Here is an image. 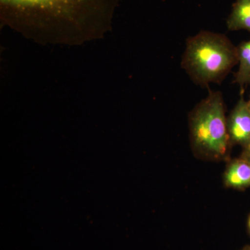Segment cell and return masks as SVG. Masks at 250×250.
Returning <instances> with one entry per match:
<instances>
[{
    "label": "cell",
    "mask_w": 250,
    "mask_h": 250,
    "mask_svg": "<svg viewBox=\"0 0 250 250\" xmlns=\"http://www.w3.org/2000/svg\"><path fill=\"white\" fill-rule=\"evenodd\" d=\"M119 0H0V21L42 43L76 45L110 30Z\"/></svg>",
    "instance_id": "obj_1"
},
{
    "label": "cell",
    "mask_w": 250,
    "mask_h": 250,
    "mask_svg": "<svg viewBox=\"0 0 250 250\" xmlns=\"http://www.w3.org/2000/svg\"><path fill=\"white\" fill-rule=\"evenodd\" d=\"M237 64L236 46L225 34L209 31L187 39L181 62L194 83L207 88L221 83Z\"/></svg>",
    "instance_id": "obj_2"
},
{
    "label": "cell",
    "mask_w": 250,
    "mask_h": 250,
    "mask_svg": "<svg viewBox=\"0 0 250 250\" xmlns=\"http://www.w3.org/2000/svg\"><path fill=\"white\" fill-rule=\"evenodd\" d=\"M189 128L192 147L197 152L214 159L226 155L231 143L220 91L208 89L207 98L189 115Z\"/></svg>",
    "instance_id": "obj_3"
},
{
    "label": "cell",
    "mask_w": 250,
    "mask_h": 250,
    "mask_svg": "<svg viewBox=\"0 0 250 250\" xmlns=\"http://www.w3.org/2000/svg\"><path fill=\"white\" fill-rule=\"evenodd\" d=\"M228 128L231 143L246 147L250 141V109L243 91L228 118Z\"/></svg>",
    "instance_id": "obj_4"
},
{
    "label": "cell",
    "mask_w": 250,
    "mask_h": 250,
    "mask_svg": "<svg viewBox=\"0 0 250 250\" xmlns=\"http://www.w3.org/2000/svg\"><path fill=\"white\" fill-rule=\"evenodd\" d=\"M227 187L242 189L250 187V163L247 159H238L230 163L225 171Z\"/></svg>",
    "instance_id": "obj_5"
},
{
    "label": "cell",
    "mask_w": 250,
    "mask_h": 250,
    "mask_svg": "<svg viewBox=\"0 0 250 250\" xmlns=\"http://www.w3.org/2000/svg\"><path fill=\"white\" fill-rule=\"evenodd\" d=\"M229 31L246 30L250 33V0H236L227 20Z\"/></svg>",
    "instance_id": "obj_6"
},
{
    "label": "cell",
    "mask_w": 250,
    "mask_h": 250,
    "mask_svg": "<svg viewBox=\"0 0 250 250\" xmlns=\"http://www.w3.org/2000/svg\"><path fill=\"white\" fill-rule=\"evenodd\" d=\"M238 49V71L234 74V83L240 85L241 91L250 85V40L242 42Z\"/></svg>",
    "instance_id": "obj_7"
},
{
    "label": "cell",
    "mask_w": 250,
    "mask_h": 250,
    "mask_svg": "<svg viewBox=\"0 0 250 250\" xmlns=\"http://www.w3.org/2000/svg\"><path fill=\"white\" fill-rule=\"evenodd\" d=\"M247 155L250 156V141L246 147Z\"/></svg>",
    "instance_id": "obj_8"
},
{
    "label": "cell",
    "mask_w": 250,
    "mask_h": 250,
    "mask_svg": "<svg viewBox=\"0 0 250 250\" xmlns=\"http://www.w3.org/2000/svg\"><path fill=\"white\" fill-rule=\"evenodd\" d=\"M246 159L250 163V156H248V157H247Z\"/></svg>",
    "instance_id": "obj_9"
},
{
    "label": "cell",
    "mask_w": 250,
    "mask_h": 250,
    "mask_svg": "<svg viewBox=\"0 0 250 250\" xmlns=\"http://www.w3.org/2000/svg\"><path fill=\"white\" fill-rule=\"evenodd\" d=\"M248 106H249V108L250 109V100H248Z\"/></svg>",
    "instance_id": "obj_10"
},
{
    "label": "cell",
    "mask_w": 250,
    "mask_h": 250,
    "mask_svg": "<svg viewBox=\"0 0 250 250\" xmlns=\"http://www.w3.org/2000/svg\"><path fill=\"white\" fill-rule=\"evenodd\" d=\"M248 225H249V228H250V216L249 220H248Z\"/></svg>",
    "instance_id": "obj_11"
},
{
    "label": "cell",
    "mask_w": 250,
    "mask_h": 250,
    "mask_svg": "<svg viewBox=\"0 0 250 250\" xmlns=\"http://www.w3.org/2000/svg\"><path fill=\"white\" fill-rule=\"evenodd\" d=\"M245 250H250V248H247V249H246Z\"/></svg>",
    "instance_id": "obj_12"
}]
</instances>
